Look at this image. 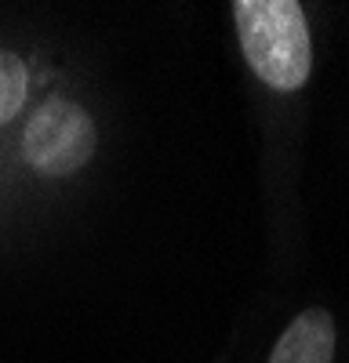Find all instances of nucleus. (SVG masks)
Masks as SVG:
<instances>
[{"instance_id": "obj_1", "label": "nucleus", "mask_w": 349, "mask_h": 363, "mask_svg": "<svg viewBox=\"0 0 349 363\" xmlns=\"http://www.w3.org/2000/svg\"><path fill=\"white\" fill-rule=\"evenodd\" d=\"M233 22L255 77L273 91H299L313 73V40L295 0H237Z\"/></svg>"}, {"instance_id": "obj_4", "label": "nucleus", "mask_w": 349, "mask_h": 363, "mask_svg": "<svg viewBox=\"0 0 349 363\" xmlns=\"http://www.w3.org/2000/svg\"><path fill=\"white\" fill-rule=\"evenodd\" d=\"M26 91H29V73L26 62L15 51H0V128L15 120V113L26 102Z\"/></svg>"}, {"instance_id": "obj_3", "label": "nucleus", "mask_w": 349, "mask_h": 363, "mask_svg": "<svg viewBox=\"0 0 349 363\" xmlns=\"http://www.w3.org/2000/svg\"><path fill=\"white\" fill-rule=\"evenodd\" d=\"M335 359V320L328 309H306L287 323L270 363H331Z\"/></svg>"}, {"instance_id": "obj_2", "label": "nucleus", "mask_w": 349, "mask_h": 363, "mask_svg": "<svg viewBox=\"0 0 349 363\" xmlns=\"http://www.w3.org/2000/svg\"><path fill=\"white\" fill-rule=\"evenodd\" d=\"M95 145H99V135H95L92 116L70 99H48L33 113L22 135L26 160L51 178L77 174L95 157Z\"/></svg>"}]
</instances>
